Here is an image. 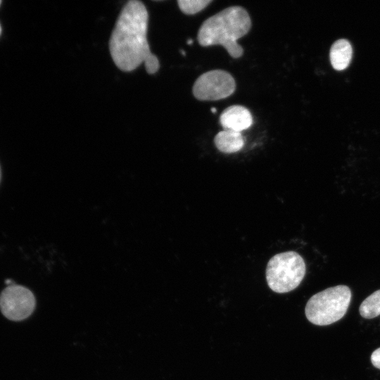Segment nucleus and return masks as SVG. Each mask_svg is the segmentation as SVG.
I'll use <instances>...</instances> for the list:
<instances>
[{
	"mask_svg": "<svg viewBox=\"0 0 380 380\" xmlns=\"http://www.w3.org/2000/svg\"><path fill=\"white\" fill-rule=\"evenodd\" d=\"M148 14L145 5L130 0L123 7L109 41L111 57L124 72L138 68L152 53L147 41Z\"/></svg>",
	"mask_w": 380,
	"mask_h": 380,
	"instance_id": "obj_1",
	"label": "nucleus"
},
{
	"mask_svg": "<svg viewBox=\"0 0 380 380\" xmlns=\"http://www.w3.org/2000/svg\"><path fill=\"white\" fill-rule=\"evenodd\" d=\"M251 27V20L246 10L230 6L206 19L198 30L197 39L202 46L220 44L232 58H238L243 49L237 39L245 36Z\"/></svg>",
	"mask_w": 380,
	"mask_h": 380,
	"instance_id": "obj_2",
	"label": "nucleus"
},
{
	"mask_svg": "<svg viewBox=\"0 0 380 380\" xmlns=\"http://www.w3.org/2000/svg\"><path fill=\"white\" fill-rule=\"evenodd\" d=\"M351 298V290L346 285L327 288L308 300L305 308V316L313 324L329 325L345 315Z\"/></svg>",
	"mask_w": 380,
	"mask_h": 380,
	"instance_id": "obj_3",
	"label": "nucleus"
},
{
	"mask_svg": "<svg viewBox=\"0 0 380 380\" xmlns=\"http://www.w3.org/2000/svg\"><path fill=\"white\" fill-rule=\"evenodd\" d=\"M305 272L303 258L295 251H286L276 254L269 260L266 280L273 291L287 293L300 285Z\"/></svg>",
	"mask_w": 380,
	"mask_h": 380,
	"instance_id": "obj_4",
	"label": "nucleus"
},
{
	"mask_svg": "<svg viewBox=\"0 0 380 380\" xmlns=\"http://www.w3.org/2000/svg\"><path fill=\"white\" fill-rule=\"evenodd\" d=\"M236 89L232 75L222 70H213L202 74L194 84L192 91L201 101H217L232 95Z\"/></svg>",
	"mask_w": 380,
	"mask_h": 380,
	"instance_id": "obj_5",
	"label": "nucleus"
},
{
	"mask_svg": "<svg viewBox=\"0 0 380 380\" xmlns=\"http://www.w3.org/2000/svg\"><path fill=\"white\" fill-rule=\"evenodd\" d=\"M36 305L35 297L27 288L12 284L0 294V309L10 320L20 321L28 317Z\"/></svg>",
	"mask_w": 380,
	"mask_h": 380,
	"instance_id": "obj_6",
	"label": "nucleus"
},
{
	"mask_svg": "<svg viewBox=\"0 0 380 380\" xmlns=\"http://www.w3.org/2000/svg\"><path fill=\"white\" fill-rule=\"evenodd\" d=\"M220 122L225 130L241 132L252 125L253 117L246 107L234 105L222 111L220 116Z\"/></svg>",
	"mask_w": 380,
	"mask_h": 380,
	"instance_id": "obj_7",
	"label": "nucleus"
},
{
	"mask_svg": "<svg viewBox=\"0 0 380 380\" xmlns=\"http://www.w3.org/2000/svg\"><path fill=\"white\" fill-rule=\"evenodd\" d=\"M214 143L220 151L232 153L243 147L244 138L241 132L224 129L215 135Z\"/></svg>",
	"mask_w": 380,
	"mask_h": 380,
	"instance_id": "obj_8",
	"label": "nucleus"
},
{
	"mask_svg": "<svg viewBox=\"0 0 380 380\" xmlns=\"http://www.w3.org/2000/svg\"><path fill=\"white\" fill-rule=\"evenodd\" d=\"M352 53V46L348 40L340 39L334 42L329 53L333 68L337 70L347 68L350 62Z\"/></svg>",
	"mask_w": 380,
	"mask_h": 380,
	"instance_id": "obj_9",
	"label": "nucleus"
},
{
	"mask_svg": "<svg viewBox=\"0 0 380 380\" xmlns=\"http://www.w3.org/2000/svg\"><path fill=\"white\" fill-rule=\"evenodd\" d=\"M359 312L365 319H372L380 315V289L373 292L362 302Z\"/></svg>",
	"mask_w": 380,
	"mask_h": 380,
	"instance_id": "obj_10",
	"label": "nucleus"
},
{
	"mask_svg": "<svg viewBox=\"0 0 380 380\" xmlns=\"http://www.w3.org/2000/svg\"><path fill=\"white\" fill-rule=\"evenodd\" d=\"M212 0H178L179 8L186 15H193L204 9Z\"/></svg>",
	"mask_w": 380,
	"mask_h": 380,
	"instance_id": "obj_11",
	"label": "nucleus"
},
{
	"mask_svg": "<svg viewBox=\"0 0 380 380\" xmlns=\"http://www.w3.org/2000/svg\"><path fill=\"white\" fill-rule=\"evenodd\" d=\"M144 65L148 74L156 73L160 67L159 61L156 56L151 53L144 61Z\"/></svg>",
	"mask_w": 380,
	"mask_h": 380,
	"instance_id": "obj_12",
	"label": "nucleus"
},
{
	"mask_svg": "<svg viewBox=\"0 0 380 380\" xmlns=\"http://www.w3.org/2000/svg\"><path fill=\"white\" fill-rule=\"evenodd\" d=\"M370 359L372 365L380 369V348L376 349L372 353Z\"/></svg>",
	"mask_w": 380,
	"mask_h": 380,
	"instance_id": "obj_13",
	"label": "nucleus"
},
{
	"mask_svg": "<svg viewBox=\"0 0 380 380\" xmlns=\"http://www.w3.org/2000/svg\"><path fill=\"white\" fill-rule=\"evenodd\" d=\"M211 111L215 113L216 112V109L215 108H212Z\"/></svg>",
	"mask_w": 380,
	"mask_h": 380,
	"instance_id": "obj_14",
	"label": "nucleus"
},
{
	"mask_svg": "<svg viewBox=\"0 0 380 380\" xmlns=\"http://www.w3.org/2000/svg\"><path fill=\"white\" fill-rule=\"evenodd\" d=\"M187 43H188L189 44H191L192 43V40H191V39H189V40L187 42Z\"/></svg>",
	"mask_w": 380,
	"mask_h": 380,
	"instance_id": "obj_15",
	"label": "nucleus"
},
{
	"mask_svg": "<svg viewBox=\"0 0 380 380\" xmlns=\"http://www.w3.org/2000/svg\"><path fill=\"white\" fill-rule=\"evenodd\" d=\"M1 167H0V182H1Z\"/></svg>",
	"mask_w": 380,
	"mask_h": 380,
	"instance_id": "obj_16",
	"label": "nucleus"
},
{
	"mask_svg": "<svg viewBox=\"0 0 380 380\" xmlns=\"http://www.w3.org/2000/svg\"><path fill=\"white\" fill-rule=\"evenodd\" d=\"M1 26H0V33H1Z\"/></svg>",
	"mask_w": 380,
	"mask_h": 380,
	"instance_id": "obj_17",
	"label": "nucleus"
},
{
	"mask_svg": "<svg viewBox=\"0 0 380 380\" xmlns=\"http://www.w3.org/2000/svg\"><path fill=\"white\" fill-rule=\"evenodd\" d=\"M0 4H1V1H0Z\"/></svg>",
	"mask_w": 380,
	"mask_h": 380,
	"instance_id": "obj_18",
	"label": "nucleus"
}]
</instances>
